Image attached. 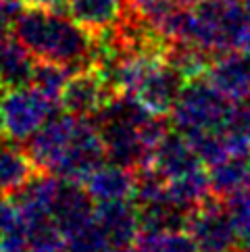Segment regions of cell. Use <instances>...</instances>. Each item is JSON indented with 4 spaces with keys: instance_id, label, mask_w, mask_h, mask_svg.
<instances>
[{
    "instance_id": "obj_17",
    "label": "cell",
    "mask_w": 250,
    "mask_h": 252,
    "mask_svg": "<svg viewBox=\"0 0 250 252\" xmlns=\"http://www.w3.org/2000/svg\"><path fill=\"white\" fill-rule=\"evenodd\" d=\"M21 142L0 136V196H13L38 173Z\"/></svg>"
},
{
    "instance_id": "obj_20",
    "label": "cell",
    "mask_w": 250,
    "mask_h": 252,
    "mask_svg": "<svg viewBox=\"0 0 250 252\" xmlns=\"http://www.w3.org/2000/svg\"><path fill=\"white\" fill-rule=\"evenodd\" d=\"M209 182L215 196L225 198L250 188V157H227L209 167Z\"/></svg>"
},
{
    "instance_id": "obj_3",
    "label": "cell",
    "mask_w": 250,
    "mask_h": 252,
    "mask_svg": "<svg viewBox=\"0 0 250 252\" xmlns=\"http://www.w3.org/2000/svg\"><path fill=\"white\" fill-rule=\"evenodd\" d=\"M236 102L223 96L207 77L186 82L171 111V123L180 133L223 131L234 115Z\"/></svg>"
},
{
    "instance_id": "obj_25",
    "label": "cell",
    "mask_w": 250,
    "mask_h": 252,
    "mask_svg": "<svg viewBox=\"0 0 250 252\" xmlns=\"http://www.w3.org/2000/svg\"><path fill=\"white\" fill-rule=\"evenodd\" d=\"M65 246L69 252H113L115 250L96 221L86 223L84 227L69 233L65 238Z\"/></svg>"
},
{
    "instance_id": "obj_26",
    "label": "cell",
    "mask_w": 250,
    "mask_h": 252,
    "mask_svg": "<svg viewBox=\"0 0 250 252\" xmlns=\"http://www.w3.org/2000/svg\"><path fill=\"white\" fill-rule=\"evenodd\" d=\"M227 129L238 133L240 138L250 144V96L242 102H236L234 115H231V121L227 125Z\"/></svg>"
},
{
    "instance_id": "obj_7",
    "label": "cell",
    "mask_w": 250,
    "mask_h": 252,
    "mask_svg": "<svg viewBox=\"0 0 250 252\" xmlns=\"http://www.w3.org/2000/svg\"><path fill=\"white\" fill-rule=\"evenodd\" d=\"M117 94L113 92V88L100 73V69L92 65V67L77 69L75 73L69 77V82L61 94L59 104H61V109L69 115L92 119Z\"/></svg>"
},
{
    "instance_id": "obj_13",
    "label": "cell",
    "mask_w": 250,
    "mask_h": 252,
    "mask_svg": "<svg viewBox=\"0 0 250 252\" xmlns=\"http://www.w3.org/2000/svg\"><path fill=\"white\" fill-rule=\"evenodd\" d=\"M94 209H96V202L86 192L84 186L61 182L55 211H52V221H55L62 240L75 229L84 227L86 223L94 221Z\"/></svg>"
},
{
    "instance_id": "obj_24",
    "label": "cell",
    "mask_w": 250,
    "mask_h": 252,
    "mask_svg": "<svg viewBox=\"0 0 250 252\" xmlns=\"http://www.w3.org/2000/svg\"><path fill=\"white\" fill-rule=\"evenodd\" d=\"M240 246H250V188L223 198Z\"/></svg>"
},
{
    "instance_id": "obj_32",
    "label": "cell",
    "mask_w": 250,
    "mask_h": 252,
    "mask_svg": "<svg viewBox=\"0 0 250 252\" xmlns=\"http://www.w3.org/2000/svg\"><path fill=\"white\" fill-rule=\"evenodd\" d=\"M4 92H6V88H4V84H2V82H0V96H2Z\"/></svg>"
},
{
    "instance_id": "obj_2",
    "label": "cell",
    "mask_w": 250,
    "mask_h": 252,
    "mask_svg": "<svg viewBox=\"0 0 250 252\" xmlns=\"http://www.w3.org/2000/svg\"><path fill=\"white\" fill-rule=\"evenodd\" d=\"M246 33L242 0H198L190 6L186 42H192L215 57L221 52L242 50Z\"/></svg>"
},
{
    "instance_id": "obj_31",
    "label": "cell",
    "mask_w": 250,
    "mask_h": 252,
    "mask_svg": "<svg viewBox=\"0 0 250 252\" xmlns=\"http://www.w3.org/2000/svg\"><path fill=\"white\" fill-rule=\"evenodd\" d=\"M236 252H250V246H240Z\"/></svg>"
},
{
    "instance_id": "obj_1",
    "label": "cell",
    "mask_w": 250,
    "mask_h": 252,
    "mask_svg": "<svg viewBox=\"0 0 250 252\" xmlns=\"http://www.w3.org/2000/svg\"><path fill=\"white\" fill-rule=\"evenodd\" d=\"M13 35L38 61H50L71 69L92 67L98 55V40L86 28L59 11L23 8Z\"/></svg>"
},
{
    "instance_id": "obj_22",
    "label": "cell",
    "mask_w": 250,
    "mask_h": 252,
    "mask_svg": "<svg viewBox=\"0 0 250 252\" xmlns=\"http://www.w3.org/2000/svg\"><path fill=\"white\" fill-rule=\"evenodd\" d=\"M73 73H75V69H71L67 65H59V63L35 59V67H33L30 86H33L35 90H40L42 94H46L48 98L59 102L62 90H65L69 77Z\"/></svg>"
},
{
    "instance_id": "obj_29",
    "label": "cell",
    "mask_w": 250,
    "mask_h": 252,
    "mask_svg": "<svg viewBox=\"0 0 250 252\" xmlns=\"http://www.w3.org/2000/svg\"><path fill=\"white\" fill-rule=\"evenodd\" d=\"M113 252H146L144 248H142L138 242H133V244H129V246H123V248H117V250H113Z\"/></svg>"
},
{
    "instance_id": "obj_11",
    "label": "cell",
    "mask_w": 250,
    "mask_h": 252,
    "mask_svg": "<svg viewBox=\"0 0 250 252\" xmlns=\"http://www.w3.org/2000/svg\"><path fill=\"white\" fill-rule=\"evenodd\" d=\"M204 77L231 102L246 100L250 96V52H221L213 59Z\"/></svg>"
},
{
    "instance_id": "obj_10",
    "label": "cell",
    "mask_w": 250,
    "mask_h": 252,
    "mask_svg": "<svg viewBox=\"0 0 250 252\" xmlns=\"http://www.w3.org/2000/svg\"><path fill=\"white\" fill-rule=\"evenodd\" d=\"M184 84L186 79L167 61H160L146 73L133 96L148 113L156 117H167L171 115Z\"/></svg>"
},
{
    "instance_id": "obj_33",
    "label": "cell",
    "mask_w": 250,
    "mask_h": 252,
    "mask_svg": "<svg viewBox=\"0 0 250 252\" xmlns=\"http://www.w3.org/2000/svg\"><path fill=\"white\" fill-rule=\"evenodd\" d=\"M0 252H6V250H4V248H2V246H0Z\"/></svg>"
},
{
    "instance_id": "obj_18",
    "label": "cell",
    "mask_w": 250,
    "mask_h": 252,
    "mask_svg": "<svg viewBox=\"0 0 250 252\" xmlns=\"http://www.w3.org/2000/svg\"><path fill=\"white\" fill-rule=\"evenodd\" d=\"M33 67L35 57L15 35L0 38V82L6 90L30 86Z\"/></svg>"
},
{
    "instance_id": "obj_12",
    "label": "cell",
    "mask_w": 250,
    "mask_h": 252,
    "mask_svg": "<svg viewBox=\"0 0 250 252\" xmlns=\"http://www.w3.org/2000/svg\"><path fill=\"white\" fill-rule=\"evenodd\" d=\"M94 221L100 225L115 250L133 244L140 236V211L131 198L96 202Z\"/></svg>"
},
{
    "instance_id": "obj_27",
    "label": "cell",
    "mask_w": 250,
    "mask_h": 252,
    "mask_svg": "<svg viewBox=\"0 0 250 252\" xmlns=\"http://www.w3.org/2000/svg\"><path fill=\"white\" fill-rule=\"evenodd\" d=\"M25 8H42V11H59L65 13L67 0H21Z\"/></svg>"
},
{
    "instance_id": "obj_16",
    "label": "cell",
    "mask_w": 250,
    "mask_h": 252,
    "mask_svg": "<svg viewBox=\"0 0 250 252\" xmlns=\"http://www.w3.org/2000/svg\"><path fill=\"white\" fill-rule=\"evenodd\" d=\"M125 11L127 0H67L69 17L94 35L117 28Z\"/></svg>"
},
{
    "instance_id": "obj_6",
    "label": "cell",
    "mask_w": 250,
    "mask_h": 252,
    "mask_svg": "<svg viewBox=\"0 0 250 252\" xmlns=\"http://www.w3.org/2000/svg\"><path fill=\"white\" fill-rule=\"evenodd\" d=\"M102 163H106V148L100 138V131H98L94 119L79 117L75 133L59 167L55 169V175L61 177L62 182L84 186L86 179Z\"/></svg>"
},
{
    "instance_id": "obj_28",
    "label": "cell",
    "mask_w": 250,
    "mask_h": 252,
    "mask_svg": "<svg viewBox=\"0 0 250 252\" xmlns=\"http://www.w3.org/2000/svg\"><path fill=\"white\" fill-rule=\"evenodd\" d=\"M30 252H69L65 246V240H50V242H42L30 248Z\"/></svg>"
},
{
    "instance_id": "obj_15",
    "label": "cell",
    "mask_w": 250,
    "mask_h": 252,
    "mask_svg": "<svg viewBox=\"0 0 250 252\" xmlns=\"http://www.w3.org/2000/svg\"><path fill=\"white\" fill-rule=\"evenodd\" d=\"M136 169H129L119 163H102L94 173L86 179V192L94 202L106 200H125L131 198L136 190Z\"/></svg>"
},
{
    "instance_id": "obj_5",
    "label": "cell",
    "mask_w": 250,
    "mask_h": 252,
    "mask_svg": "<svg viewBox=\"0 0 250 252\" xmlns=\"http://www.w3.org/2000/svg\"><path fill=\"white\" fill-rule=\"evenodd\" d=\"M186 231L190 233L198 252H236L240 248L225 202L215 194L190 213Z\"/></svg>"
},
{
    "instance_id": "obj_8",
    "label": "cell",
    "mask_w": 250,
    "mask_h": 252,
    "mask_svg": "<svg viewBox=\"0 0 250 252\" xmlns=\"http://www.w3.org/2000/svg\"><path fill=\"white\" fill-rule=\"evenodd\" d=\"M77 121H79V117L75 115L57 113L28 140V146H25L28 148V155L31 157L33 165L40 171L55 173V169L59 167L61 158L65 155L69 142L75 133Z\"/></svg>"
},
{
    "instance_id": "obj_4",
    "label": "cell",
    "mask_w": 250,
    "mask_h": 252,
    "mask_svg": "<svg viewBox=\"0 0 250 252\" xmlns=\"http://www.w3.org/2000/svg\"><path fill=\"white\" fill-rule=\"evenodd\" d=\"M61 109L57 100L33 86L8 88L0 96V136L15 142H28Z\"/></svg>"
},
{
    "instance_id": "obj_9",
    "label": "cell",
    "mask_w": 250,
    "mask_h": 252,
    "mask_svg": "<svg viewBox=\"0 0 250 252\" xmlns=\"http://www.w3.org/2000/svg\"><path fill=\"white\" fill-rule=\"evenodd\" d=\"M61 182L62 179L55 173L38 171L19 192L13 194L23 227H35V225L52 221V211H55Z\"/></svg>"
},
{
    "instance_id": "obj_14",
    "label": "cell",
    "mask_w": 250,
    "mask_h": 252,
    "mask_svg": "<svg viewBox=\"0 0 250 252\" xmlns=\"http://www.w3.org/2000/svg\"><path fill=\"white\" fill-rule=\"evenodd\" d=\"M204 163L200 157L196 155V150L192 148V144L186 140L184 133L180 131H169L167 136L160 140V144L155 150L153 157V167L156 173L169 182L180 175H186L190 171L200 169Z\"/></svg>"
},
{
    "instance_id": "obj_21",
    "label": "cell",
    "mask_w": 250,
    "mask_h": 252,
    "mask_svg": "<svg viewBox=\"0 0 250 252\" xmlns=\"http://www.w3.org/2000/svg\"><path fill=\"white\" fill-rule=\"evenodd\" d=\"M138 211H140V233L186 229L188 217H190V213L177 209L175 204L169 202V198L146 206H138Z\"/></svg>"
},
{
    "instance_id": "obj_19",
    "label": "cell",
    "mask_w": 250,
    "mask_h": 252,
    "mask_svg": "<svg viewBox=\"0 0 250 252\" xmlns=\"http://www.w3.org/2000/svg\"><path fill=\"white\" fill-rule=\"evenodd\" d=\"M209 196H213L211 182H209V171H204L202 167L167 182L169 202L175 204L177 209H182L186 213H192L196 206H200Z\"/></svg>"
},
{
    "instance_id": "obj_23",
    "label": "cell",
    "mask_w": 250,
    "mask_h": 252,
    "mask_svg": "<svg viewBox=\"0 0 250 252\" xmlns=\"http://www.w3.org/2000/svg\"><path fill=\"white\" fill-rule=\"evenodd\" d=\"M138 244L146 252H198L194 240L186 229L160 231V233H140Z\"/></svg>"
},
{
    "instance_id": "obj_30",
    "label": "cell",
    "mask_w": 250,
    "mask_h": 252,
    "mask_svg": "<svg viewBox=\"0 0 250 252\" xmlns=\"http://www.w3.org/2000/svg\"><path fill=\"white\" fill-rule=\"evenodd\" d=\"M180 2H182V4H186V6H192L194 2H198V0H180Z\"/></svg>"
}]
</instances>
